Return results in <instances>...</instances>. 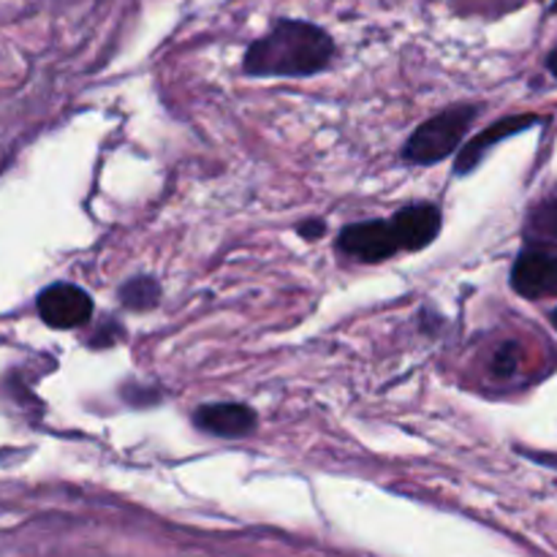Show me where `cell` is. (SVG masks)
I'll use <instances>...</instances> for the list:
<instances>
[{"label":"cell","mask_w":557,"mask_h":557,"mask_svg":"<svg viewBox=\"0 0 557 557\" xmlns=\"http://www.w3.org/2000/svg\"><path fill=\"white\" fill-rule=\"evenodd\" d=\"M335 41L321 25L305 20H277L256 38L243 58L250 76H313L330 69Z\"/></svg>","instance_id":"1"},{"label":"cell","mask_w":557,"mask_h":557,"mask_svg":"<svg viewBox=\"0 0 557 557\" xmlns=\"http://www.w3.org/2000/svg\"><path fill=\"white\" fill-rule=\"evenodd\" d=\"M479 107L473 103H460V107H449L441 114H435L433 120L419 125L413 131V136L406 145V161L411 163H438L446 156L457 150V145L466 136L468 125L476 120Z\"/></svg>","instance_id":"2"},{"label":"cell","mask_w":557,"mask_h":557,"mask_svg":"<svg viewBox=\"0 0 557 557\" xmlns=\"http://www.w3.org/2000/svg\"><path fill=\"white\" fill-rule=\"evenodd\" d=\"M511 288L525 299L557 297V243L531 239L511 267Z\"/></svg>","instance_id":"3"},{"label":"cell","mask_w":557,"mask_h":557,"mask_svg":"<svg viewBox=\"0 0 557 557\" xmlns=\"http://www.w3.org/2000/svg\"><path fill=\"white\" fill-rule=\"evenodd\" d=\"M38 315L52 330H76L92 319L90 294L71 283H54L38 294Z\"/></svg>","instance_id":"4"},{"label":"cell","mask_w":557,"mask_h":557,"mask_svg":"<svg viewBox=\"0 0 557 557\" xmlns=\"http://www.w3.org/2000/svg\"><path fill=\"white\" fill-rule=\"evenodd\" d=\"M337 245H341L343 253L354 256L359 261H370V264L392 259L400 250L395 232H392V223L386 221H364L346 226L341 232Z\"/></svg>","instance_id":"5"},{"label":"cell","mask_w":557,"mask_h":557,"mask_svg":"<svg viewBox=\"0 0 557 557\" xmlns=\"http://www.w3.org/2000/svg\"><path fill=\"white\" fill-rule=\"evenodd\" d=\"M536 123H542V117H539V114H515V117H504V120H498L495 125H490L484 134L473 136V139L466 145V150L460 152V158H457V163H455L457 174H460V177L462 174H471L473 169L484 161V156H487V152L498 145V141L522 134V131H528L531 125H536Z\"/></svg>","instance_id":"6"},{"label":"cell","mask_w":557,"mask_h":557,"mask_svg":"<svg viewBox=\"0 0 557 557\" xmlns=\"http://www.w3.org/2000/svg\"><path fill=\"white\" fill-rule=\"evenodd\" d=\"M196 428L218 438H245L253 433L256 413L243 403H212L201 406L194 417Z\"/></svg>","instance_id":"7"},{"label":"cell","mask_w":557,"mask_h":557,"mask_svg":"<svg viewBox=\"0 0 557 557\" xmlns=\"http://www.w3.org/2000/svg\"><path fill=\"white\" fill-rule=\"evenodd\" d=\"M392 232H395L397 245L406 250H422L438 237L441 232V212L433 205H413L406 207L395 215Z\"/></svg>","instance_id":"8"},{"label":"cell","mask_w":557,"mask_h":557,"mask_svg":"<svg viewBox=\"0 0 557 557\" xmlns=\"http://www.w3.org/2000/svg\"><path fill=\"white\" fill-rule=\"evenodd\" d=\"M525 234L531 239H542V243H557V194L533 207L525 223Z\"/></svg>","instance_id":"9"},{"label":"cell","mask_w":557,"mask_h":557,"mask_svg":"<svg viewBox=\"0 0 557 557\" xmlns=\"http://www.w3.org/2000/svg\"><path fill=\"white\" fill-rule=\"evenodd\" d=\"M161 297V288L152 277H134V281L125 283L120 288V302L131 310H147L158 302Z\"/></svg>","instance_id":"10"},{"label":"cell","mask_w":557,"mask_h":557,"mask_svg":"<svg viewBox=\"0 0 557 557\" xmlns=\"http://www.w3.org/2000/svg\"><path fill=\"white\" fill-rule=\"evenodd\" d=\"M517 368H520V348H517V343H506L498 357H495L493 373L500 375V379H509V375L517 373Z\"/></svg>","instance_id":"11"},{"label":"cell","mask_w":557,"mask_h":557,"mask_svg":"<svg viewBox=\"0 0 557 557\" xmlns=\"http://www.w3.org/2000/svg\"><path fill=\"white\" fill-rule=\"evenodd\" d=\"M321 234H324V223L321 221H308L299 226V237H305V239H315V237H321Z\"/></svg>","instance_id":"12"},{"label":"cell","mask_w":557,"mask_h":557,"mask_svg":"<svg viewBox=\"0 0 557 557\" xmlns=\"http://www.w3.org/2000/svg\"><path fill=\"white\" fill-rule=\"evenodd\" d=\"M544 63H547V71H549V74H553L555 79H557V47L553 49V52L547 54V60H544Z\"/></svg>","instance_id":"13"},{"label":"cell","mask_w":557,"mask_h":557,"mask_svg":"<svg viewBox=\"0 0 557 557\" xmlns=\"http://www.w3.org/2000/svg\"><path fill=\"white\" fill-rule=\"evenodd\" d=\"M549 321H553V326L557 330V308L553 310V313H549Z\"/></svg>","instance_id":"14"},{"label":"cell","mask_w":557,"mask_h":557,"mask_svg":"<svg viewBox=\"0 0 557 557\" xmlns=\"http://www.w3.org/2000/svg\"><path fill=\"white\" fill-rule=\"evenodd\" d=\"M549 14H557V0H553V3H549Z\"/></svg>","instance_id":"15"}]
</instances>
